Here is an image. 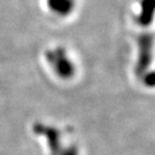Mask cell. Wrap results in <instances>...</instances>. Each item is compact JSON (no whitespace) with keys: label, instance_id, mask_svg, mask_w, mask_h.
Wrapping results in <instances>:
<instances>
[{"label":"cell","instance_id":"cell-1","mask_svg":"<svg viewBox=\"0 0 155 155\" xmlns=\"http://www.w3.org/2000/svg\"><path fill=\"white\" fill-rule=\"evenodd\" d=\"M45 58L55 75L61 79H70L75 74V64L63 46H54L46 49Z\"/></svg>","mask_w":155,"mask_h":155},{"label":"cell","instance_id":"cell-2","mask_svg":"<svg viewBox=\"0 0 155 155\" xmlns=\"http://www.w3.org/2000/svg\"><path fill=\"white\" fill-rule=\"evenodd\" d=\"M46 7L52 14L66 17L74 11L75 0H46Z\"/></svg>","mask_w":155,"mask_h":155}]
</instances>
